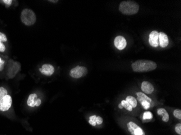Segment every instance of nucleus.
I'll return each mask as SVG.
<instances>
[{"label": "nucleus", "mask_w": 181, "mask_h": 135, "mask_svg": "<svg viewBox=\"0 0 181 135\" xmlns=\"http://www.w3.org/2000/svg\"><path fill=\"white\" fill-rule=\"evenodd\" d=\"M131 67L134 72L145 73L154 70L157 68V65L152 61L139 60L133 63Z\"/></svg>", "instance_id": "1"}, {"label": "nucleus", "mask_w": 181, "mask_h": 135, "mask_svg": "<svg viewBox=\"0 0 181 135\" xmlns=\"http://www.w3.org/2000/svg\"><path fill=\"white\" fill-rule=\"evenodd\" d=\"M138 4L133 1H124L120 3L119 10L124 15H132L138 12Z\"/></svg>", "instance_id": "2"}, {"label": "nucleus", "mask_w": 181, "mask_h": 135, "mask_svg": "<svg viewBox=\"0 0 181 135\" xmlns=\"http://www.w3.org/2000/svg\"><path fill=\"white\" fill-rule=\"evenodd\" d=\"M21 20L22 22L26 26H32L36 22V15L31 9H25L22 11Z\"/></svg>", "instance_id": "3"}, {"label": "nucleus", "mask_w": 181, "mask_h": 135, "mask_svg": "<svg viewBox=\"0 0 181 135\" xmlns=\"http://www.w3.org/2000/svg\"><path fill=\"white\" fill-rule=\"evenodd\" d=\"M137 100L139 103H141L144 109L147 110L149 109L151 106V103L152 102V99L150 97H147L146 95L142 92H137L136 94Z\"/></svg>", "instance_id": "4"}, {"label": "nucleus", "mask_w": 181, "mask_h": 135, "mask_svg": "<svg viewBox=\"0 0 181 135\" xmlns=\"http://www.w3.org/2000/svg\"><path fill=\"white\" fill-rule=\"evenodd\" d=\"M88 69L83 66H77L71 69L70 75L75 78H79L85 76L88 74Z\"/></svg>", "instance_id": "5"}, {"label": "nucleus", "mask_w": 181, "mask_h": 135, "mask_svg": "<svg viewBox=\"0 0 181 135\" xmlns=\"http://www.w3.org/2000/svg\"><path fill=\"white\" fill-rule=\"evenodd\" d=\"M129 131L132 135H145V132L141 127L133 122H129L127 124Z\"/></svg>", "instance_id": "6"}, {"label": "nucleus", "mask_w": 181, "mask_h": 135, "mask_svg": "<svg viewBox=\"0 0 181 135\" xmlns=\"http://www.w3.org/2000/svg\"><path fill=\"white\" fill-rule=\"evenodd\" d=\"M12 99L11 96L6 95L0 99V111L6 112L11 108Z\"/></svg>", "instance_id": "7"}, {"label": "nucleus", "mask_w": 181, "mask_h": 135, "mask_svg": "<svg viewBox=\"0 0 181 135\" xmlns=\"http://www.w3.org/2000/svg\"><path fill=\"white\" fill-rule=\"evenodd\" d=\"M149 42L150 45L153 47H157L159 45V32L156 30H153L149 35Z\"/></svg>", "instance_id": "8"}, {"label": "nucleus", "mask_w": 181, "mask_h": 135, "mask_svg": "<svg viewBox=\"0 0 181 135\" xmlns=\"http://www.w3.org/2000/svg\"><path fill=\"white\" fill-rule=\"evenodd\" d=\"M41 104V100L40 99H38V96L36 94H30L28 97L27 100V104L30 107H38Z\"/></svg>", "instance_id": "9"}, {"label": "nucleus", "mask_w": 181, "mask_h": 135, "mask_svg": "<svg viewBox=\"0 0 181 135\" xmlns=\"http://www.w3.org/2000/svg\"><path fill=\"white\" fill-rule=\"evenodd\" d=\"M114 44L115 47L117 48L118 49L121 50H123L126 47L127 42L126 39L123 36H118L115 39Z\"/></svg>", "instance_id": "10"}, {"label": "nucleus", "mask_w": 181, "mask_h": 135, "mask_svg": "<svg viewBox=\"0 0 181 135\" xmlns=\"http://www.w3.org/2000/svg\"><path fill=\"white\" fill-rule=\"evenodd\" d=\"M39 71L43 75L49 76L53 74L55 69L52 65L45 64L43 65L41 68L39 69Z\"/></svg>", "instance_id": "11"}, {"label": "nucleus", "mask_w": 181, "mask_h": 135, "mask_svg": "<svg viewBox=\"0 0 181 135\" xmlns=\"http://www.w3.org/2000/svg\"><path fill=\"white\" fill-rule=\"evenodd\" d=\"M141 89L144 94H151L154 91V87L149 82L144 81L141 85Z\"/></svg>", "instance_id": "12"}, {"label": "nucleus", "mask_w": 181, "mask_h": 135, "mask_svg": "<svg viewBox=\"0 0 181 135\" xmlns=\"http://www.w3.org/2000/svg\"><path fill=\"white\" fill-rule=\"evenodd\" d=\"M168 37L163 32H159V45L162 48H165L168 45Z\"/></svg>", "instance_id": "13"}, {"label": "nucleus", "mask_w": 181, "mask_h": 135, "mask_svg": "<svg viewBox=\"0 0 181 135\" xmlns=\"http://www.w3.org/2000/svg\"><path fill=\"white\" fill-rule=\"evenodd\" d=\"M157 114L162 116V120L164 122H168L169 120V115L164 108H159L157 109Z\"/></svg>", "instance_id": "14"}, {"label": "nucleus", "mask_w": 181, "mask_h": 135, "mask_svg": "<svg viewBox=\"0 0 181 135\" xmlns=\"http://www.w3.org/2000/svg\"><path fill=\"white\" fill-rule=\"evenodd\" d=\"M125 100L130 104L132 108L136 107L137 105V101L134 97L132 96H128L126 97Z\"/></svg>", "instance_id": "15"}, {"label": "nucleus", "mask_w": 181, "mask_h": 135, "mask_svg": "<svg viewBox=\"0 0 181 135\" xmlns=\"http://www.w3.org/2000/svg\"><path fill=\"white\" fill-rule=\"evenodd\" d=\"M121 104L122 105V106L123 107V108H125L126 109L128 110V111H129V112H131V111H132V109H133V108H132V107L131 106L130 104L128 103V102L126 101V100H123V101H121Z\"/></svg>", "instance_id": "16"}, {"label": "nucleus", "mask_w": 181, "mask_h": 135, "mask_svg": "<svg viewBox=\"0 0 181 135\" xmlns=\"http://www.w3.org/2000/svg\"><path fill=\"white\" fill-rule=\"evenodd\" d=\"M153 118V115L150 112H145L143 114V120H151Z\"/></svg>", "instance_id": "17"}, {"label": "nucleus", "mask_w": 181, "mask_h": 135, "mask_svg": "<svg viewBox=\"0 0 181 135\" xmlns=\"http://www.w3.org/2000/svg\"><path fill=\"white\" fill-rule=\"evenodd\" d=\"M88 122L91 125L95 127L97 124V116L93 115V116H91Z\"/></svg>", "instance_id": "18"}, {"label": "nucleus", "mask_w": 181, "mask_h": 135, "mask_svg": "<svg viewBox=\"0 0 181 135\" xmlns=\"http://www.w3.org/2000/svg\"><path fill=\"white\" fill-rule=\"evenodd\" d=\"M173 115L176 118L179 120L181 119V110L180 109H176L173 112Z\"/></svg>", "instance_id": "19"}, {"label": "nucleus", "mask_w": 181, "mask_h": 135, "mask_svg": "<svg viewBox=\"0 0 181 135\" xmlns=\"http://www.w3.org/2000/svg\"><path fill=\"white\" fill-rule=\"evenodd\" d=\"M7 91L3 87H0V99L7 95Z\"/></svg>", "instance_id": "20"}, {"label": "nucleus", "mask_w": 181, "mask_h": 135, "mask_svg": "<svg viewBox=\"0 0 181 135\" xmlns=\"http://www.w3.org/2000/svg\"><path fill=\"white\" fill-rule=\"evenodd\" d=\"M175 131L176 133L179 135H181V124L178 123L176 125L175 128Z\"/></svg>", "instance_id": "21"}, {"label": "nucleus", "mask_w": 181, "mask_h": 135, "mask_svg": "<svg viewBox=\"0 0 181 135\" xmlns=\"http://www.w3.org/2000/svg\"><path fill=\"white\" fill-rule=\"evenodd\" d=\"M7 41L6 35L3 32H0V42H4Z\"/></svg>", "instance_id": "22"}, {"label": "nucleus", "mask_w": 181, "mask_h": 135, "mask_svg": "<svg viewBox=\"0 0 181 135\" xmlns=\"http://www.w3.org/2000/svg\"><path fill=\"white\" fill-rule=\"evenodd\" d=\"M102 122H103L102 118L100 116H97V124H102Z\"/></svg>", "instance_id": "23"}, {"label": "nucleus", "mask_w": 181, "mask_h": 135, "mask_svg": "<svg viewBox=\"0 0 181 135\" xmlns=\"http://www.w3.org/2000/svg\"><path fill=\"white\" fill-rule=\"evenodd\" d=\"M5 50H6V47H5V45H4V44L2 43V42H0V52H5Z\"/></svg>", "instance_id": "24"}, {"label": "nucleus", "mask_w": 181, "mask_h": 135, "mask_svg": "<svg viewBox=\"0 0 181 135\" xmlns=\"http://www.w3.org/2000/svg\"><path fill=\"white\" fill-rule=\"evenodd\" d=\"M4 61L0 57V71H2L4 68Z\"/></svg>", "instance_id": "25"}, {"label": "nucleus", "mask_w": 181, "mask_h": 135, "mask_svg": "<svg viewBox=\"0 0 181 135\" xmlns=\"http://www.w3.org/2000/svg\"><path fill=\"white\" fill-rule=\"evenodd\" d=\"M3 2H4L5 4H6L7 6H9L11 4V3H12L13 1L12 0H4V1H3Z\"/></svg>", "instance_id": "26"}, {"label": "nucleus", "mask_w": 181, "mask_h": 135, "mask_svg": "<svg viewBox=\"0 0 181 135\" xmlns=\"http://www.w3.org/2000/svg\"><path fill=\"white\" fill-rule=\"evenodd\" d=\"M118 107L120 108V109H123V107L121 105V103L119 104V105H118Z\"/></svg>", "instance_id": "27"}, {"label": "nucleus", "mask_w": 181, "mask_h": 135, "mask_svg": "<svg viewBox=\"0 0 181 135\" xmlns=\"http://www.w3.org/2000/svg\"><path fill=\"white\" fill-rule=\"evenodd\" d=\"M49 2H57L58 1H49Z\"/></svg>", "instance_id": "28"}]
</instances>
